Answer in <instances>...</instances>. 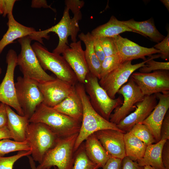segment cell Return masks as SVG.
<instances>
[{"instance_id": "obj_1", "label": "cell", "mask_w": 169, "mask_h": 169, "mask_svg": "<svg viewBox=\"0 0 169 169\" xmlns=\"http://www.w3.org/2000/svg\"><path fill=\"white\" fill-rule=\"evenodd\" d=\"M75 87L83 107L81 127L74 145L75 152L88 136L98 131L112 129L123 131L119 129L116 125L105 119L94 109L84 84L78 82Z\"/></svg>"}, {"instance_id": "obj_2", "label": "cell", "mask_w": 169, "mask_h": 169, "mask_svg": "<svg viewBox=\"0 0 169 169\" xmlns=\"http://www.w3.org/2000/svg\"><path fill=\"white\" fill-rule=\"evenodd\" d=\"M29 121L45 124L59 138L79 133L81 124V121L61 113L43 103L37 107Z\"/></svg>"}, {"instance_id": "obj_3", "label": "cell", "mask_w": 169, "mask_h": 169, "mask_svg": "<svg viewBox=\"0 0 169 169\" xmlns=\"http://www.w3.org/2000/svg\"><path fill=\"white\" fill-rule=\"evenodd\" d=\"M59 138L48 126L42 123H29L26 130V141L31 148L32 157L39 164Z\"/></svg>"}, {"instance_id": "obj_4", "label": "cell", "mask_w": 169, "mask_h": 169, "mask_svg": "<svg viewBox=\"0 0 169 169\" xmlns=\"http://www.w3.org/2000/svg\"><path fill=\"white\" fill-rule=\"evenodd\" d=\"M79 133L59 138L55 145L45 154L37 169H72L74 158V147Z\"/></svg>"}, {"instance_id": "obj_5", "label": "cell", "mask_w": 169, "mask_h": 169, "mask_svg": "<svg viewBox=\"0 0 169 169\" xmlns=\"http://www.w3.org/2000/svg\"><path fill=\"white\" fill-rule=\"evenodd\" d=\"M79 29V25L70 18L69 9L65 7L63 17L58 23L46 30L36 31L28 36L32 40H35L43 44V38L49 39L48 34L51 32L55 33L59 37V42L52 52L60 54L69 47L68 39L69 36H71L72 42L77 41L76 37Z\"/></svg>"}, {"instance_id": "obj_6", "label": "cell", "mask_w": 169, "mask_h": 169, "mask_svg": "<svg viewBox=\"0 0 169 169\" xmlns=\"http://www.w3.org/2000/svg\"><path fill=\"white\" fill-rule=\"evenodd\" d=\"M32 47L45 71H50L57 78L72 85L78 82L75 74L62 56L49 52L39 42H35Z\"/></svg>"}, {"instance_id": "obj_7", "label": "cell", "mask_w": 169, "mask_h": 169, "mask_svg": "<svg viewBox=\"0 0 169 169\" xmlns=\"http://www.w3.org/2000/svg\"><path fill=\"white\" fill-rule=\"evenodd\" d=\"M32 41L28 36L18 40L21 50L17 56V64L23 77L38 83L54 79L55 78L47 74L41 65L31 44Z\"/></svg>"}, {"instance_id": "obj_8", "label": "cell", "mask_w": 169, "mask_h": 169, "mask_svg": "<svg viewBox=\"0 0 169 169\" xmlns=\"http://www.w3.org/2000/svg\"><path fill=\"white\" fill-rule=\"evenodd\" d=\"M84 84L93 108L103 117L109 121L112 111L122 104L121 98H111L100 85L98 78L90 73Z\"/></svg>"}, {"instance_id": "obj_9", "label": "cell", "mask_w": 169, "mask_h": 169, "mask_svg": "<svg viewBox=\"0 0 169 169\" xmlns=\"http://www.w3.org/2000/svg\"><path fill=\"white\" fill-rule=\"evenodd\" d=\"M38 83L24 77L18 76L15 86L18 103L24 116L29 119L44 100Z\"/></svg>"}, {"instance_id": "obj_10", "label": "cell", "mask_w": 169, "mask_h": 169, "mask_svg": "<svg viewBox=\"0 0 169 169\" xmlns=\"http://www.w3.org/2000/svg\"><path fill=\"white\" fill-rule=\"evenodd\" d=\"M17 56L16 52L12 49L8 50L6 55L7 66L5 75L0 84V102L14 109L19 115L24 116L17 100L14 82Z\"/></svg>"}, {"instance_id": "obj_11", "label": "cell", "mask_w": 169, "mask_h": 169, "mask_svg": "<svg viewBox=\"0 0 169 169\" xmlns=\"http://www.w3.org/2000/svg\"><path fill=\"white\" fill-rule=\"evenodd\" d=\"M147 59L133 64L131 61L121 63L117 68L99 80L100 86L112 99H115L116 94L121 87L126 83L133 72L145 65Z\"/></svg>"}, {"instance_id": "obj_12", "label": "cell", "mask_w": 169, "mask_h": 169, "mask_svg": "<svg viewBox=\"0 0 169 169\" xmlns=\"http://www.w3.org/2000/svg\"><path fill=\"white\" fill-rule=\"evenodd\" d=\"M131 78L145 96L169 91V72L159 70L148 73L135 72Z\"/></svg>"}, {"instance_id": "obj_13", "label": "cell", "mask_w": 169, "mask_h": 169, "mask_svg": "<svg viewBox=\"0 0 169 169\" xmlns=\"http://www.w3.org/2000/svg\"><path fill=\"white\" fill-rule=\"evenodd\" d=\"M117 93L124 97L122 104L115 108L110 116L109 121L117 125L136 108V105L144 99L145 95L139 87L131 78L122 85Z\"/></svg>"}, {"instance_id": "obj_14", "label": "cell", "mask_w": 169, "mask_h": 169, "mask_svg": "<svg viewBox=\"0 0 169 169\" xmlns=\"http://www.w3.org/2000/svg\"><path fill=\"white\" fill-rule=\"evenodd\" d=\"M38 84L43 96L42 103L52 107L60 103L75 90V85L57 78L38 83Z\"/></svg>"}, {"instance_id": "obj_15", "label": "cell", "mask_w": 169, "mask_h": 169, "mask_svg": "<svg viewBox=\"0 0 169 169\" xmlns=\"http://www.w3.org/2000/svg\"><path fill=\"white\" fill-rule=\"evenodd\" d=\"M62 54L75 74L78 82L84 84L90 71L81 41L72 42Z\"/></svg>"}, {"instance_id": "obj_16", "label": "cell", "mask_w": 169, "mask_h": 169, "mask_svg": "<svg viewBox=\"0 0 169 169\" xmlns=\"http://www.w3.org/2000/svg\"><path fill=\"white\" fill-rule=\"evenodd\" d=\"M119 55L122 63L132 60L141 59L144 60L146 56L160 54V51L153 47L147 48L141 46L120 35L113 38Z\"/></svg>"}, {"instance_id": "obj_17", "label": "cell", "mask_w": 169, "mask_h": 169, "mask_svg": "<svg viewBox=\"0 0 169 169\" xmlns=\"http://www.w3.org/2000/svg\"><path fill=\"white\" fill-rule=\"evenodd\" d=\"M155 94L145 96L143 100L137 103L135 110L121 120L117 125L125 133L129 132L138 123H141L150 115L157 104Z\"/></svg>"}, {"instance_id": "obj_18", "label": "cell", "mask_w": 169, "mask_h": 169, "mask_svg": "<svg viewBox=\"0 0 169 169\" xmlns=\"http://www.w3.org/2000/svg\"><path fill=\"white\" fill-rule=\"evenodd\" d=\"M124 132L107 129L94 133L108 154L112 157L123 159L125 157Z\"/></svg>"}, {"instance_id": "obj_19", "label": "cell", "mask_w": 169, "mask_h": 169, "mask_svg": "<svg viewBox=\"0 0 169 169\" xmlns=\"http://www.w3.org/2000/svg\"><path fill=\"white\" fill-rule=\"evenodd\" d=\"M158 103L150 115L142 122L149 129L156 142L161 140V128L169 108V91L155 94Z\"/></svg>"}, {"instance_id": "obj_20", "label": "cell", "mask_w": 169, "mask_h": 169, "mask_svg": "<svg viewBox=\"0 0 169 169\" xmlns=\"http://www.w3.org/2000/svg\"><path fill=\"white\" fill-rule=\"evenodd\" d=\"M7 16L8 28L0 40V54L7 45L13 43L14 40L29 35L36 31L34 28L25 26L18 22L12 13Z\"/></svg>"}, {"instance_id": "obj_21", "label": "cell", "mask_w": 169, "mask_h": 169, "mask_svg": "<svg viewBox=\"0 0 169 169\" xmlns=\"http://www.w3.org/2000/svg\"><path fill=\"white\" fill-rule=\"evenodd\" d=\"M6 105L8 116L7 126L12 139L18 142L25 141L26 130L29 123V119L25 116L16 113L10 106Z\"/></svg>"}, {"instance_id": "obj_22", "label": "cell", "mask_w": 169, "mask_h": 169, "mask_svg": "<svg viewBox=\"0 0 169 169\" xmlns=\"http://www.w3.org/2000/svg\"><path fill=\"white\" fill-rule=\"evenodd\" d=\"M85 141L84 148L87 156L93 162L102 168L111 157L105 150L94 133L88 136Z\"/></svg>"}, {"instance_id": "obj_23", "label": "cell", "mask_w": 169, "mask_h": 169, "mask_svg": "<svg viewBox=\"0 0 169 169\" xmlns=\"http://www.w3.org/2000/svg\"><path fill=\"white\" fill-rule=\"evenodd\" d=\"M58 112L81 122L83 105L76 90L60 103L53 107Z\"/></svg>"}, {"instance_id": "obj_24", "label": "cell", "mask_w": 169, "mask_h": 169, "mask_svg": "<svg viewBox=\"0 0 169 169\" xmlns=\"http://www.w3.org/2000/svg\"><path fill=\"white\" fill-rule=\"evenodd\" d=\"M120 22L131 29L141 33L143 36L148 37L156 43L160 42L165 37L157 29L152 18L142 21H136L132 18Z\"/></svg>"}, {"instance_id": "obj_25", "label": "cell", "mask_w": 169, "mask_h": 169, "mask_svg": "<svg viewBox=\"0 0 169 169\" xmlns=\"http://www.w3.org/2000/svg\"><path fill=\"white\" fill-rule=\"evenodd\" d=\"M127 31L132 32L142 35L141 33L130 28L115 16H112L107 23L97 27L90 33L92 36L95 38H113Z\"/></svg>"}, {"instance_id": "obj_26", "label": "cell", "mask_w": 169, "mask_h": 169, "mask_svg": "<svg viewBox=\"0 0 169 169\" xmlns=\"http://www.w3.org/2000/svg\"><path fill=\"white\" fill-rule=\"evenodd\" d=\"M78 37L85 46L84 54L90 73L99 79L101 64L95 52L93 45L94 38L89 32L86 34L81 33L78 35Z\"/></svg>"}, {"instance_id": "obj_27", "label": "cell", "mask_w": 169, "mask_h": 169, "mask_svg": "<svg viewBox=\"0 0 169 169\" xmlns=\"http://www.w3.org/2000/svg\"><path fill=\"white\" fill-rule=\"evenodd\" d=\"M166 141L161 140L155 143L147 146L143 158L136 161L141 166L149 165L156 169H165L162 162L161 153Z\"/></svg>"}, {"instance_id": "obj_28", "label": "cell", "mask_w": 169, "mask_h": 169, "mask_svg": "<svg viewBox=\"0 0 169 169\" xmlns=\"http://www.w3.org/2000/svg\"><path fill=\"white\" fill-rule=\"evenodd\" d=\"M124 141L125 156L134 161L143 158L147 146L129 132L124 134Z\"/></svg>"}, {"instance_id": "obj_29", "label": "cell", "mask_w": 169, "mask_h": 169, "mask_svg": "<svg viewBox=\"0 0 169 169\" xmlns=\"http://www.w3.org/2000/svg\"><path fill=\"white\" fill-rule=\"evenodd\" d=\"M100 166L87 156L83 142L75 151L73 165L72 169H98Z\"/></svg>"}, {"instance_id": "obj_30", "label": "cell", "mask_w": 169, "mask_h": 169, "mask_svg": "<svg viewBox=\"0 0 169 169\" xmlns=\"http://www.w3.org/2000/svg\"><path fill=\"white\" fill-rule=\"evenodd\" d=\"M31 150L27 142H18L10 139L0 140V156L16 151Z\"/></svg>"}, {"instance_id": "obj_31", "label": "cell", "mask_w": 169, "mask_h": 169, "mask_svg": "<svg viewBox=\"0 0 169 169\" xmlns=\"http://www.w3.org/2000/svg\"><path fill=\"white\" fill-rule=\"evenodd\" d=\"M129 132L139 139L147 146L156 143L149 129L142 123H138L134 125Z\"/></svg>"}, {"instance_id": "obj_32", "label": "cell", "mask_w": 169, "mask_h": 169, "mask_svg": "<svg viewBox=\"0 0 169 169\" xmlns=\"http://www.w3.org/2000/svg\"><path fill=\"white\" fill-rule=\"evenodd\" d=\"M122 63L118 54L106 57L101 63L99 80L105 76Z\"/></svg>"}, {"instance_id": "obj_33", "label": "cell", "mask_w": 169, "mask_h": 169, "mask_svg": "<svg viewBox=\"0 0 169 169\" xmlns=\"http://www.w3.org/2000/svg\"><path fill=\"white\" fill-rule=\"evenodd\" d=\"M160 57V54L151 56L148 59L145 65L139 68L140 72L148 73L152 71L169 70V62H160L155 61L154 59Z\"/></svg>"}, {"instance_id": "obj_34", "label": "cell", "mask_w": 169, "mask_h": 169, "mask_svg": "<svg viewBox=\"0 0 169 169\" xmlns=\"http://www.w3.org/2000/svg\"><path fill=\"white\" fill-rule=\"evenodd\" d=\"M31 150L19 151L17 154L8 157L0 156V169H13L16 161L23 157L31 155Z\"/></svg>"}, {"instance_id": "obj_35", "label": "cell", "mask_w": 169, "mask_h": 169, "mask_svg": "<svg viewBox=\"0 0 169 169\" xmlns=\"http://www.w3.org/2000/svg\"><path fill=\"white\" fill-rule=\"evenodd\" d=\"M99 38L106 57L118 54L113 38L105 37Z\"/></svg>"}, {"instance_id": "obj_36", "label": "cell", "mask_w": 169, "mask_h": 169, "mask_svg": "<svg viewBox=\"0 0 169 169\" xmlns=\"http://www.w3.org/2000/svg\"><path fill=\"white\" fill-rule=\"evenodd\" d=\"M153 47L160 51V57L165 60L169 59V30L165 38L160 42L157 43Z\"/></svg>"}, {"instance_id": "obj_37", "label": "cell", "mask_w": 169, "mask_h": 169, "mask_svg": "<svg viewBox=\"0 0 169 169\" xmlns=\"http://www.w3.org/2000/svg\"><path fill=\"white\" fill-rule=\"evenodd\" d=\"M161 140H169V111H167L162 121L161 128Z\"/></svg>"}, {"instance_id": "obj_38", "label": "cell", "mask_w": 169, "mask_h": 169, "mask_svg": "<svg viewBox=\"0 0 169 169\" xmlns=\"http://www.w3.org/2000/svg\"><path fill=\"white\" fill-rule=\"evenodd\" d=\"M122 160L114 157H110L102 167L103 169H122Z\"/></svg>"}, {"instance_id": "obj_39", "label": "cell", "mask_w": 169, "mask_h": 169, "mask_svg": "<svg viewBox=\"0 0 169 169\" xmlns=\"http://www.w3.org/2000/svg\"><path fill=\"white\" fill-rule=\"evenodd\" d=\"M161 160L165 169H169V140L164 144L161 153Z\"/></svg>"}, {"instance_id": "obj_40", "label": "cell", "mask_w": 169, "mask_h": 169, "mask_svg": "<svg viewBox=\"0 0 169 169\" xmlns=\"http://www.w3.org/2000/svg\"><path fill=\"white\" fill-rule=\"evenodd\" d=\"M94 38L93 45L95 52L101 64L106 56L100 44L99 38Z\"/></svg>"}, {"instance_id": "obj_41", "label": "cell", "mask_w": 169, "mask_h": 169, "mask_svg": "<svg viewBox=\"0 0 169 169\" xmlns=\"http://www.w3.org/2000/svg\"><path fill=\"white\" fill-rule=\"evenodd\" d=\"M144 166H140L137 162L127 156L122 160V169H143Z\"/></svg>"}, {"instance_id": "obj_42", "label": "cell", "mask_w": 169, "mask_h": 169, "mask_svg": "<svg viewBox=\"0 0 169 169\" xmlns=\"http://www.w3.org/2000/svg\"><path fill=\"white\" fill-rule=\"evenodd\" d=\"M8 116L6 105L1 103L0 105V128L7 126Z\"/></svg>"}, {"instance_id": "obj_43", "label": "cell", "mask_w": 169, "mask_h": 169, "mask_svg": "<svg viewBox=\"0 0 169 169\" xmlns=\"http://www.w3.org/2000/svg\"><path fill=\"white\" fill-rule=\"evenodd\" d=\"M31 6L32 7L34 8L43 7L46 8H50L54 11V9L48 4L47 1L46 0H32Z\"/></svg>"}, {"instance_id": "obj_44", "label": "cell", "mask_w": 169, "mask_h": 169, "mask_svg": "<svg viewBox=\"0 0 169 169\" xmlns=\"http://www.w3.org/2000/svg\"><path fill=\"white\" fill-rule=\"evenodd\" d=\"M12 139L10 132L7 126L0 128V140Z\"/></svg>"}, {"instance_id": "obj_45", "label": "cell", "mask_w": 169, "mask_h": 169, "mask_svg": "<svg viewBox=\"0 0 169 169\" xmlns=\"http://www.w3.org/2000/svg\"><path fill=\"white\" fill-rule=\"evenodd\" d=\"M28 157L29 159V163L31 169H37L36 166L35 161L33 160L32 156L28 155ZM54 169H58L56 166H54Z\"/></svg>"}, {"instance_id": "obj_46", "label": "cell", "mask_w": 169, "mask_h": 169, "mask_svg": "<svg viewBox=\"0 0 169 169\" xmlns=\"http://www.w3.org/2000/svg\"><path fill=\"white\" fill-rule=\"evenodd\" d=\"M4 6L3 0H0V14H3L4 11Z\"/></svg>"}, {"instance_id": "obj_47", "label": "cell", "mask_w": 169, "mask_h": 169, "mask_svg": "<svg viewBox=\"0 0 169 169\" xmlns=\"http://www.w3.org/2000/svg\"><path fill=\"white\" fill-rule=\"evenodd\" d=\"M160 1L165 6L169 11V0H161Z\"/></svg>"}, {"instance_id": "obj_48", "label": "cell", "mask_w": 169, "mask_h": 169, "mask_svg": "<svg viewBox=\"0 0 169 169\" xmlns=\"http://www.w3.org/2000/svg\"><path fill=\"white\" fill-rule=\"evenodd\" d=\"M143 169H156L153 167H152L150 166L147 165L144 166Z\"/></svg>"}, {"instance_id": "obj_49", "label": "cell", "mask_w": 169, "mask_h": 169, "mask_svg": "<svg viewBox=\"0 0 169 169\" xmlns=\"http://www.w3.org/2000/svg\"><path fill=\"white\" fill-rule=\"evenodd\" d=\"M1 73H2V69L0 67V75L1 74Z\"/></svg>"}, {"instance_id": "obj_50", "label": "cell", "mask_w": 169, "mask_h": 169, "mask_svg": "<svg viewBox=\"0 0 169 169\" xmlns=\"http://www.w3.org/2000/svg\"><path fill=\"white\" fill-rule=\"evenodd\" d=\"M1 103L0 102V105L1 104Z\"/></svg>"}]
</instances>
